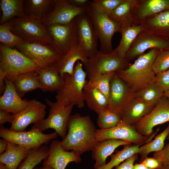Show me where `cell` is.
Returning a JSON list of instances; mask_svg holds the SVG:
<instances>
[{"label": "cell", "mask_w": 169, "mask_h": 169, "mask_svg": "<svg viewBox=\"0 0 169 169\" xmlns=\"http://www.w3.org/2000/svg\"><path fill=\"white\" fill-rule=\"evenodd\" d=\"M68 132L61 141L65 150H71L80 155L92 151L99 142L96 140L97 130L88 115L79 114L71 115L68 121Z\"/></svg>", "instance_id": "6da1fadb"}, {"label": "cell", "mask_w": 169, "mask_h": 169, "mask_svg": "<svg viewBox=\"0 0 169 169\" xmlns=\"http://www.w3.org/2000/svg\"><path fill=\"white\" fill-rule=\"evenodd\" d=\"M159 50L156 48L151 49L148 52L137 57L134 63L127 68L116 72L135 93L155 81L156 74L152 66Z\"/></svg>", "instance_id": "7a4b0ae2"}, {"label": "cell", "mask_w": 169, "mask_h": 169, "mask_svg": "<svg viewBox=\"0 0 169 169\" xmlns=\"http://www.w3.org/2000/svg\"><path fill=\"white\" fill-rule=\"evenodd\" d=\"M45 101L50 107L48 116L47 118L34 124L31 129L42 132L52 129L63 139L66 135L68 121L74 105L64 100L53 102L46 98Z\"/></svg>", "instance_id": "3957f363"}, {"label": "cell", "mask_w": 169, "mask_h": 169, "mask_svg": "<svg viewBox=\"0 0 169 169\" xmlns=\"http://www.w3.org/2000/svg\"><path fill=\"white\" fill-rule=\"evenodd\" d=\"M83 63L78 61L72 74H64L65 83L63 87L56 92V100H64L81 108L84 107L83 90L88 80L87 74L83 68Z\"/></svg>", "instance_id": "277c9868"}, {"label": "cell", "mask_w": 169, "mask_h": 169, "mask_svg": "<svg viewBox=\"0 0 169 169\" xmlns=\"http://www.w3.org/2000/svg\"><path fill=\"white\" fill-rule=\"evenodd\" d=\"M11 31L24 42L50 44L51 39L47 27L41 19L33 15L14 18L8 21Z\"/></svg>", "instance_id": "5b68a950"}, {"label": "cell", "mask_w": 169, "mask_h": 169, "mask_svg": "<svg viewBox=\"0 0 169 169\" xmlns=\"http://www.w3.org/2000/svg\"><path fill=\"white\" fill-rule=\"evenodd\" d=\"M91 1L85 8V12L91 18L96 33L99 40L100 52L105 54L113 50L112 40L114 34L120 32V23L110 19L108 16L95 8Z\"/></svg>", "instance_id": "8992f818"}, {"label": "cell", "mask_w": 169, "mask_h": 169, "mask_svg": "<svg viewBox=\"0 0 169 169\" xmlns=\"http://www.w3.org/2000/svg\"><path fill=\"white\" fill-rule=\"evenodd\" d=\"M39 69L32 61L17 49L0 44V70L6 79L11 80L16 76Z\"/></svg>", "instance_id": "52a82bcc"}, {"label": "cell", "mask_w": 169, "mask_h": 169, "mask_svg": "<svg viewBox=\"0 0 169 169\" xmlns=\"http://www.w3.org/2000/svg\"><path fill=\"white\" fill-rule=\"evenodd\" d=\"M129 61L122 58L113 51L105 54L99 50L91 58H89L84 64L85 71L89 79L95 78L109 73L125 69Z\"/></svg>", "instance_id": "ba28073f"}, {"label": "cell", "mask_w": 169, "mask_h": 169, "mask_svg": "<svg viewBox=\"0 0 169 169\" xmlns=\"http://www.w3.org/2000/svg\"><path fill=\"white\" fill-rule=\"evenodd\" d=\"M47 28L51 39L49 45L62 56L78 43L76 18L68 24H53Z\"/></svg>", "instance_id": "9c48e42d"}, {"label": "cell", "mask_w": 169, "mask_h": 169, "mask_svg": "<svg viewBox=\"0 0 169 169\" xmlns=\"http://www.w3.org/2000/svg\"><path fill=\"white\" fill-rule=\"evenodd\" d=\"M15 48L39 69H44L54 64L62 56L48 44L24 42Z\"/></svg>", "instance_id": "30bf717a"}, {"label": "cell", "mask_w": 169, "mask_h": 169, "mask_svg": "<svg viewBox=\"0 0 169 169\" xmlns=\"http://www.w3.org/2000/svg\"><path fill=\"white\" fill-rule=\"evenodd\" d=\"M54 132L49 134L31 129L28 131H16L0 126V136L9 141L31 149L48 144L58 136Z\"/></svg>", "instance_id": "8fae6325"}, {"label": "cell", "mask_w": 169, "mask_h": 169, "mask_svg": "<svg viewBox=\"0 0 169 169\" xmlns=\"http://www.w3.org/2000/svg\"><path fill=\"white\" fill-rule=\"evenodd\" d=\"M158 131L157 130L149 137L144 136L139 133L134 125H127L121 121L113 128L97 130L96 137L98 142L107 139H116L138 145L144 144L151 141Z\"/></svg>", "instance_id": "7c38bea8"}, {"label": "cell", "mask_w": 169, "mask_h": 169, "mask_svg": "<svg viewBox=\"0 0 169 169\" xmlns=\"http://www.w3.org/2000/svg\"><path fill=\"white\" fill-rule=\"evenodd\" d=\"M169 122V98L164 95L151 111L134 126L142 135L149 137L157 125Z\"/></svg>", "instance_id": "4fadbf2b"}, {"label": "cell", "mask_w": 169, "mask_h": 169, "mask_svg": "<svg viewBox=\"0 0 169 169\" xmlns=\"http://www.w3.org/2000/svg\"><path fill=\"white\" fill-rule=\"evenodd\" d=\"M85 13V9L76 6L68 0H56L53 9L41 19L42 22L46 27L53 24H67Z\"/></svg>", "instance_id": "5bb4252c"}, {"label": "cell", "mask_w": 169, "mask_h": 169, "mask_svg": "<svg viewBox=\"0 0 169 169\" xmlns=\"http://www.w3.org/2000/svg\"><path fill=\"white\" fill-rule=\"evenodd\" d=\"M78 43L89 58L95 55L98 50V37L90 16L86 13L76 17Z\"/></svg>", "instance_id": "9a60e30c"}, {"label": "cell", "mask_w": 169, "mask_h": 169, "mask_svg": "<svg viewBox=\"0 0 169 169\" xmlns=\"http://www.w3.org/2000/svg\"><path fill=\"white\" fill-rule=\"evenodd\" d=\"M46 105L36 99L29 100L28 106L19 113L13 114V119L10 130L23 131L31 124H35L44 119Z\"/></svg>", "instance_id": "2e32d148"}, {"label": "cell", "mask_w": 169, "mask_h": 169, "mask_svg": "<svg viewBox=\"0 0 169 169\" xmlns=\"http://www.w3.org/2000/svg\"><path fill=\"white\" fill-rule=\"evenodd\" d=\"M135 93L115 72L110 81L107 108L120 115L125 106L134 97Z\"/></svg>", "instance_id": "e0dca14e"}, {"label": "cell", "mask_w": 169, "mask_h": 169, "mask_svg": "<svg viewBox=\"0 0 169 169\" xmlns=\"http://www.w3.org/2000/svg\"><path fill=\"white\" fill-rule=\"evenodd\" d=\"M154 48L160 50H169V40L143 30L134 40L125 59L129 61L143 54L147 50Z\"/></svg>", "instance_id": "ac0fdd59"}, {"label": "cell", "mask_w": 169, "mask_h": 169, "mask_svg": "<svg viewBox=\"0 0 169 169\" xmlns=\"http://www.w3.org/2000/svg\"><path fill=\"white\" fill-rule=\"evenodd\" d=\"M81 161L78 153L73 151H69L65 150L61 141L54 139L50 144L47 156L43 161V166L53 169H65L69 163H79Z\"/></svg>", "instance_id": "d6986e66"}, {"label": "cell", "mask_w": 169, "mask_h": 169, "mask_svg": "<svg viewBox=\"0 0 169 169\" xmlns=\"http://www.w3.org/2000/svg\"><path fill=\"white\" fill-rule=\"evenodd\" d=\"M169 10V0H136L131 14V21L138 25L144 19Z\"/></svg>", "instance_id": "ffe728a7"}, {"label": "cell", "mask_w": 169, "mask_h": 169, "mask_svg": "<svg viewBox=\"0 0 169 169\" xmlns=\"http://www.w3.org/2000/svg\"><path fill=\"white\" fill-rule=\"evenodd\" d=\"M89 58L79 44L73 46L65 54L62 55L54 64L60 75L63 77L64 74H72L74 66L78 61L84 64Z\"/></svg>", "instance_id": "44dd1931"}, {"label": "cell", "mask_w": 169, "mask_h": 169, "mask_svg": "<svg viewBox=\"0 0 169 169\" xmlns=\"http://www.w3.org/2000/svg\"><path fill=\"white\" fill-rule=\"evenodd\" d=\"M6 88L0 97V110L12 114H18L28 106L29 100H23L16 92L13 82L5 79Z\"/></svg>", "instance_id": "7402d4cb"}, {"label": "cell", "mask_w": 169, "mask_h": 169, "mask_svg": "<svg viewBox=\"0 0 169 169\" xmlns=\"http://www.w3.org/2000/svg\"><path fill=\"white\" fill-rule=\"evenodd\" d=\"M140 24L145 32L169 40V10L144 19Z\"/></svg>", "instance_id": "603a6c76"}, {"label": "cell", "mask_w": 169, "mask_h": 169, "mask_svg": "<svg viewBox=\"0 0 169 169\" xmlns=\"http://www.w3.org/2000/svg\"><path fill=\"white\" fill-rule=\"evenodd\" d=\"M154 107L134 96L121 113V121L127 125H134L149 113Z\"/></svg>", "instance_id": "cb8c5ba5"}, {"label": "cell", "mask_w": 169, "mask_h": 169, "mask_svg": "<svg viewBox=\"0 0 169 169\" xmlns=\"http://www.w3.org/2000/svg\"><path fill=\"white\" fill-rule=\"evenodd\" d=\"M36 71L38 75L39 89L43 92L58 91L64 86L65 80L53 65Z\"/></svg>", "instance_id": "d4e9b609"}, {"label": "cell", "mask_w": 169, "mask_h": 169, "mask_svg": "<svg viewBox=\"0 0 169 169\" xmlns=\"http://www.w3.org/2000/svg\"><path fill=\"white\" fill-rule=\"evenodd\" d=\"M131 144L127 141L116 139H107L99 142L92 151V158L95 161L94 169H97L105 164L107 157L116 148L120 146Z\"/></svg>", "instance_id": "484cf974"}, {"label": "cell", "mask_w": 169, "mask_h": 169, "mask_svg": "<svg viewBox=\"0 0 169 169\" xmlns=\"http://www.w3.org/2000/svg\"><path fill=\"white\" fill-rule=\"evenodd\" d=\"M30 149L8 141L6 150L0 155V163L5 165L7 169H17Z\"/></svg>", "instance_id": "4316f807"}, {"label": "cell", "mask_w": 169, "mask_h": 169, "mask_svg": "<svg viewBox=\"0 0 169 169\" xmlns=\"http://www.w3.org/2000/svg\"><path fill=\"white\" fill-rule=\"evenodd\" d=\"M143 30L141 24H121L120 33L121 38L117 47L113 51L122 58H125L126 54L138 34Z\"/></svg>", "instance_id": "83f0119b"}, {"label": "cell", "mask_w": 169, "mask_h": 169, "mask_svg": "<svg viewBox=\"0 0 169 169\" xmlns=\"http://www.w3.org/2000/svg\"><path fill=\"white\" fill-rule=\"evenodd\" d=\"M83 94L85 103L88 108L97 114L107 108L108 104V98L88 81L84 89Z\"/></svg>", "instance_id": "f1b7e54d"}, {"label": "cell", "mask_w": 169, "mask_h": 169, "mask_svg": "<svg viewBox=\"0 0 169 169\" xmlns=\"http://www.w3.org/2000/svg\"><path fill=\"white\" fill-rule=\"evenodd\" d=\"M11 80L21 98L27 93L40 88L38 75L36 71L21 74Z\"/></svg>", "instance_id": "f546056e"}, {"label": "cell", "mask_w": 169, "mask_h": 169, "mask_svg": "<svg viewBox=\"0 0 169 169\" xmlns=\"http://www.w3.org/2000/svg\"><path fill=\"white\" fill-rule=\"evenodd\" d=\"M0 8L2 15L0 24H4L14 18L26 16L22 0H1Z\"/></svg>", "instance_id": "4dcf8cb0"}, {"label": "cell", "mask_w": 169, "mask_h": 169, "mask_svg": "<svg viewBox=\"0 0 169 169\" xmlns=\"http://www.w3.org/2000/svg\"><path fill=\"white\" fill-rule=\"evenodd\" d=\"M56 0H27L24 1V9L27 16L33 15L41 19L53 8Z\"/></svg>", "instance_id": "1f68e13d"}, {"label": "cell", "mask_w": 169, "mask_h": 169, "mask_svg": "<svg viewBox=\"0 0 169 169\" xmlns=\"http://www.w3.org/2000/svg\"><path fill=\"white\" fill-rule=\"evenodd\" d=\"M49 147L46 145L30 149L17 169H34L47 157Z\"/></svg>", "instance_id": "d6a6232c"}, {"label": "cell", "mask_w": 169, "mask_h": 169, "mask_svg": "<svg viewBox=\"0 0 169 169\" xmlns=\"http://www.w3.org/2000/svg\"><path fill=\"white\" fill-rule=\"evenodd\" d=\"M164 92L155 81L146 87L136 92L134 97L154 107L164 95Z\"/></svg>", "instance_id": "836d02e7"}, {"label": "cell", "mask_w": 169, "mask_h": 169, "mask_svg": "<svg viewBox=\"0 0 169 169\" xmlns=\"http://www.w3.org/2000/svg\"><path fill=\"white\" fill-rule=\"evenodd\" d=\"M169 135V123L166 127L154 140L140 147L138 154L140 155L142 161L147 157L149 153L158 152L162 149L165 146V141Z\"/></svg>", "instance_id": "e575fe53"}, {"label": "cell", "mask_w": 169, "mask_h": 169, "mask_svg": "<svg viewBox=\"0 0 169 169\" xmlns=\"http://www.w3.org/2000/svg\"><path fill=\"white\" fill-rule=\"evenodd\" d=\"M128 145L124 146L121 150L112 155L110 161L97 169H112L116 167L132 155L138 154L140 147L144 144Z\"/></svg>", "instance_id": "d590c367"}, {"label": "cell", "mask_w": 169, "mask_h": 169, "mask_svg": "<svg viewBox=\"0 0 169 169\" xmlns=\"http://www.w3.org/2000/svg\"><path fill=\"white\" fill-rule=\"evenodd\" d=\"M135 1L136 0H123L108 16L121 24L132 23L131 14Z\"/></svg>", "instance_id": "8d00e7d4"}, {"label": "cell", "mask_w": 169, "mask_h": 169, "mask_svg": "<svg viewBox=\"0 0 169 169\" xmlns=\"http://www.w3.org/2000/svg\"><path fill=\"white\" fill-rule=\"evenodd\" d=\"M97 115V124L101 129L113 128L121 122L120 114L107 108L101 111Z\"/></svg>", "instance_id": "74e56055"}, {"label": "cell", "mask_w": 169, "mask_h": 169, "mask_svg": "<svg viewBox=\"0 0 169 169\" xmlns=\"http://www.w3.org/2000/svg\"><path fill=\"white\" fill-rule=\"evenodd\" d=\"M9 21L0 25V42L4 46L14 49L24 41L13 33Z\"/></svg>", "instance_id": "f35d334b"}, {"label": "cell", "mask_w": 169, "mask_h": 169, "mask_svg": "<svg viewBox=\"0 0 169 169\" xmlns=\"http://www.w3.org/2000/svg\"><path fill=\"white\" fill-rule=\"evenodd\" d=\"M116 72H111L88 80V82L99 90L108 99L111 79Z\"/></svg>", "instance_id": "ab89813d"}, {"label": "cell", "mask_w": 169, "mask_h": 169, "mask_svg": "<svg viewBox=\"0 0 169 169\" xmlns=\"http://www.w3.org/2000/svg\"><path fill=\"white\" fill-rule=\"evenodd\" d=\"M169 68V50H159L154 61L152 69L156 74Z\"/></svg>", "instance_id": "60d3db41"}, {"label": "cell", "mask_w": 169, "mask_h": 169, "mask_svg": "<svg viewBox=\"0 0 169 169\" xmlns=\"http://www.w3.org/2000/svg\"><path fill=\"white\" fill-rule=\"evenodd\" d=\"M123 0H93L92 5L100 11L109 16Z\"/></svg>", "instance_id": "b9f144b4"}, {"label": "cell", "mask_w": 169, "mask_h": 169, "mask_svg": "<svg viewBox=\"0 0 169 169\" xmlns=\"http://www.w3.org/2000/svg\"><path fill=\"white\" fill-rule=\"evenodd\" d=\"M155 81L165 92L169 89V68L156 76Z\"/></svg>", "instance_id": "7bdbcfd3"}, {"label": "cell", "mask_w": 169, "mask_h": 169, "mask_svg": "<svg viewBox=\"0 0 169 169\" xmlns=\"http://www.w3.org/2000/svg\"><path fill=\"white\" fill-rule=\"evenodd\" d=\"M153 157L159 160L163 165L169 166V143L161 151L155 152Z\"/></svg>", "instance_id": "ee69618b"}, {"label": "cell", "mask_w": 169, "mask_h": 169, "mask_svg": "<svg viewBox=\"0 0 169 169\" xmlns=\"http://www.w3.org/2000/svg\"><path fill=\"white\" fill-rule=\"evenodd\" d=\"M141 162L150 169H157L163 165L159 160L154 157H147L143 159Z\"/></svg>", "instance_id": "f6af8a7d"}, {"label": "cell", "mask_w": 169, "mask_h": 169, "mask_svg": "<svg viewBox=\"0 0 169 169\" xmlns=\"http://www.w3.org/2000/svg\"><path fill=\"white\" fill-rule=\"evenodd\" d=\"M138 154H135L126 159L115 169H133L134 162L138 158Z\"/></svg>", "instance_id": "bcb514c9"}, {"label": "cell", "mask_w": 169, "mask_h": 169, "mask_svg": "<svg viewBox=\"0 0 169 169\" xmlns=\"http://www.w3.org/2000/svg\"><path fill=\"white\" fill-rule=\"evenodd\" d=\"M13 114L6 111L0 110V125L3 126L4 124L6 122L11 123L13 119Z\"/></svg>", "instance_id": "7dc6e473"}, {"label": "cell", "mask_w": 169, "mask_h": 169, "mask_svg": "<svg viewBox=\"0 0 169 169\" xmlns=\"http://www.w3.org/2000/svg\"><path fill=\"white\" fill-rule=\"evenodd\" d=\"M71 3L76 6L84 9L90 3L91 1L88 0H68Z\"/></svg>", "instance_id": "c3c4849f"}, {"label": "cell", "mask_w": 169, "mask_h": 169, "mask_svg": "<svg viewBox=\"0 0 169 169\" xmlns=\"http://www.w3.org/2000/svg\"><path fill=\"white\" fill-rule=\"evenodd\" d=\"M6 74L0 70V94L2 95L6 88Z\"/></svg>", "instance_id": "681fc988"}, {"label": "cell", "mask_w": 169, "mask_h": 169, "mask_svg": "<svg viewBox=\"0 0 169 169\" xmlns=\"http://www.w3.org/2000/svg\"><path fill=\"white\" fill-rule=\"evenodd\" d=\"M8 142L7 140L4 138L0 140V154L3 153L6 150Z\"/></svg>", "instance_id": "f907efd6"}, {"label": "cell", "mask_w": 169, "mask_h": 169, "mask_svg": "<svg viewBox=\"0 0 169 169\" xmlns=\"http://www.w3.org/2000/svg\"><path fill=\"white\" fill-rule=\"evenodd\" d=\"M133 169H150L147 167L142 162L139 163H136L134 164Z\"/></svg>", "instance_id": "816d5d0a"}, {"label": "cell", "mask_w": 169, "mask_h": 169, "mask_svg": "<svg viewBox=\"0 0 169 169\" xmlns=\"http://www.w3.org/2000/svg\"><path fill=\"white\" fill-rule=\"evenodd\" d=\"M34 169H53L50 167L43 166L42 167H35Z\"/></svg>", "instance_id": "f5cc1de1"}, {"label": "cell", "mask_w": 169, "mask_h": 169, "mask_svg": "<svg viewBox=\"0 0 169 169\" xmlns=\"http://www.w3.org/2000/svg\"><path fill=\"white\" fill-rule=\"evenodd\" d=\"M157 169H169V166L163 165Z\"/></svg>", "instance_id": "db71d44e"}, {"label": "cell", "mask_w": 169, "mask_h": 169, "mask_svg": "<svg viewBox=\"0 0 169 169\" xmlns=\"http://www.w3.org/2000/svg\"><path fill=\"white\" fill-rule=\"evenodd\" d=\"M164 95L167 97L169 98V89L164 92Z\"/></svg>", "instance_id": "11a10c76"}, {"label": "cell", "mask_w": 169, "mask_h": 169, "mask_svg": "<svg viewBox=\"0 0 169 169\" xmlns=\"http://www.w3.org/2000/svg\"><path fill=\"white\" fill-rule=\"evenodd\" d=\"M0 169H7L4 164L0 163Z\"/></svg>", "instance_id": "9f6ffc18"}, {"label": "cell", "mask_w": 169, "mask_h": 169, "mask_svg": "<svg viewBox=\"0 0 169 169\" xmlns=\"http://www.w3.org/2000/svg\"><path fill=\"white\" fill-rule=\"evenodd\" d=\"M167 139L168 140H169V135L168 136V137H167Z\"/></svg>", "instance_id": "6f0895ef"}]
</instances>
